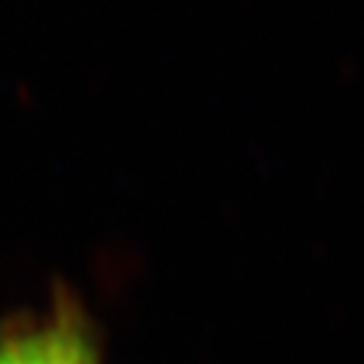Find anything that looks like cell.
Returning a JSON list of instances; mask_svg holds the SVG:
<instances>
[{
	"instance_id": "cell-2",
	"label": "cell",
	"mask_w": 364,
	"mask_h": 364,
	"mask_svg": "<svg viewBox=\"0 0 364 364\" xmlns=\"http://www.w3.org/2000/svg\"><path fill=\"white\" fill-rule=\"evenodd\" d=\"M95 364H105V359H100V362H95Z\"/></svg>"
},
{
	"instance_id": "cell-1",
	"label": "cell",
	"mask_w": 364,
	"mask_h": 364,
	"mask_svg": "<svg viewBox=\"0 0 364 364\" xmlns=\"http://www.w3.org/2000/svg\"><path fill=\"white\" fill-rule=\"evenodd\" d=\"M105 359L103 329L65 284L52 289L43 311L0 318V364H95Z\"/></svg>"
}]
</instances>
